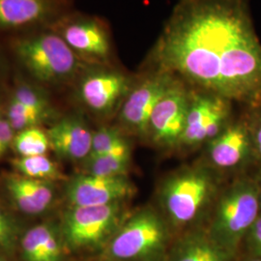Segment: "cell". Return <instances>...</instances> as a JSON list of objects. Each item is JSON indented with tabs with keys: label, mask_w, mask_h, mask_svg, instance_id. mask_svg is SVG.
Listing matches in <instances>:
<instances>
[{
	"label": "cell",
	"mask_w": 261,
	"mask_h": 261,
	"mask_svg": "<svg viewBox=\"0 0 261 261\" xmlns=\"http://www.w3.org/2000/svg\"><path fill=\"white\" fill-rule=\"evenodd\" d=\"M149 60L203 91L261 106V43L248 0H178Z\"/></svg>",
	"instance_id": "6da1fadb"
},
{
	"label": "cell",
	"mask_w": 261,
	"mask_h": 261,
	"mask_svg": "<svg viewBox=\"0 0 261 261\" xmlns=\"http://www.w3.org/2000/svg\"><path fill=\"white\" fill-rule=\"evenodd\" d=\"M218 181L211 169L192 167L168 176L159 193L160 205L168 224L183 227L204 214L217 195Z\"/></svg>",
	"instance_id": "7a4b0ae2"
},
{
	"label": "cell",
	"mask_w": 261,
	"mask_h": 261,
	"mask_svg": "<svg viewBox=\"0 0 261 261\" xmlns=\"http://www.w3.org/2000/svg\"><path fill=\"white\" fill-rule=\"evenodd\" d=\"M260 213L258 180L239 178L219 196L208 234L234 255Z\"/></svg>",
	"instance_id": "3957f363"
},
{
	"label": "cell",
	"mask_w": 261,
	"mask_h": 261,
	"mask_svg": "<svg viewBox=\"0 0 261 261\" xmlns=\"http://www.w3.org/2000/svg\"><path fill=\"white\" fill-rule=\"evenodd\" d=\"M14 53L28 74L45 84L73 80L87 68L57 32H41L20 38Z\"/></svg>",
	"instance_id": "277c9868"
},
{
	"label": "cell",
	"mask_w": 261,
	"mask_h": 261,
	"mask_svg": "<svg viewBox=\"0 0 261 261\" xmlns=\"http://www.w3.org/2000/svg\"><path fill=\"white\" fill-rule=\"evenodd\" d=\"M164 215L151 207L127 218L112 236L108 252L116 261H153L165 252L169 228Z\"/></svg>",
	"instance_id": "5b68a950"
},
{
	"label": "cell",
	"mask_w": 261,
	"mask_h": 261,
	"mask_svg": "<svg viewBox=\"0 0 261 261\" xmlns=\"http://www.w3.org/2000/svg\"><path fill=\"white\" fill-rule=\"evenodd\" d=\"M126 220L123 202L102 206H72L63 218L62 232L73 249H93L112 239Z\"/></svg>",
	"instance_id": "8992f818"
},
{
	"label": "cell",
	"mask_w": 261,
	"mask_h": 261,
	"mask_svg": "<svg viewBox=\"0 0 261 261\" xmlns=\"http://www.w3.org/2000/svg\"><path fill=\"white\" fill-rule=\"evenodd\" d=\"M175 79L168 72L154 69L134 83L118 111L122 127L136 136L147 137L152 112Z\"/></svg>",
	"instance_id": "52a82bcc"
},
{
	"label": "cell",
	"mask_w": 261,
	"mask_h": 261,
	"mask_svg": "<svg viewBox=\"0 0 261 261\" xmlns=\"http://www.w3.org/2000/svg\"><path fill=\"white\" fill-rule=\"evenodd\" d=\"M134 83L120 71L105 66H91L80 81L79 97L90 112L108 115L119 111Z\"/></svg>",
	"instance_id": "ba28073f"
},
{
	"label": "cell",
	"mask_w": 261,
	"mask_h": 261,
	"mask_svg": "<svg viewBox=\"0 0 261 261\" xmlns=\"http://www.w3.org/2000/svg\"><path fill=\"white\" fill-rule=\"evenodd\" d=\"M231 102L201 90L191 93L186 124L180 145L197 146L209 142L228 125Z\"/></svg>",
	"instance_id": "9c48e42d"
},
{
	"label": "cell",
	"mask_w": 261,
	"mask_h": 261,
	"mask_svg": "<svg viewBox=\"0 0 261 261\" xmlns=\"http://www.w3.org/2000/svg\"><path fill=\"white\" fill-rule=\"evenodd\" d=\"M190 100L191 92L187 89L186 84L176 77L150 117L147 137L156 145L163 148L180 145Z\"/></svg>",
	"instance_id": "30bf717a"
},
{
	"label": "cell",
	"mask_w": 261,
	"mask_h": 261,
	"mask_svg": "<svg viewBox=\"0 0 261 261\" xmlns=\"http://www.w3.org/2000/svg\"><path fill=\"white\" fill-rule=\"evenodd\" d=\"M84 63L106 66L112 56V43L103 23L94 18L69 19L56 31Z\"/></svg>",
	"instance_id": "8fae6325"
},
{
	"label": "cell",
	"mask_w": 261,
	"mask_h": 261,
	"mask_svg": "<svg viewBox=\"0 0 261 261\" xmlns=\"http://www.w3.org/2000/svg\"><path fill=\"white\" fill-rule=\"evenodd\" d=\"M135 186L127 175L97 176L81 174L66 186V196L72 206H102L124 202L134 196Z\"/></svg>",
	"instance_id": "7c38bea8"
},
{
	"label": "cell",
	"mask_w": 261,
	"mask_h": 261,
	"mask_svg": "<svg viewBox=\"0 0 261 261\" xmlns=\"http://www.w3.org/2000/svg\"><path fill=\"white\" fill-rule=\"evenodd\" d=\"M254 156L249 121L228 124L208 142V158L219 169H234L245 166Z\"/></svg>",
	"instance_id": "4fadbf2b"
},
{
	"label": "cell",
	"mask_w": 261,
	"mask_h": 261,
	"mask_svg": "<svg viewBox=\"0 0 261 261\" xmlns=\"http://www.w3.org/2000/svg\"><path fill=\"white\" fill-rule=\"evenodd\" d=\"M47 134L50 148L59 157L80 161L89 156L93 133L79 116L70 115L59 119L47 130Z\"/></svg>",
	"instance_id": "5bb4252c"
},
{
	"label": "cell",
	"mask_w": 261,
	"mask_h": 261,
	"mask_svg": "<svg viewBox=\"0 0 261 261\" xmlns=\"http://www.w3.org/2000/svg\"><path fill=\"white\" fill-rule=\"evenodd\" d=\"M51 0H0V30L36 25L54 15Z\"/></svg>",
	"instance_id": "9a60e30c"
},
{
	"label": "cell",
	"mask_w": 261,
	"mask_h": 261,
	"mask_svg": "<svg viewBox=\"0 0 261 261\" xmlns=\"http://www.w3.org/2000/svg\"><path fill=\"white\" fill-rule=\"evenodd\" d=\"M232 257L233 254L219 246L209 234L194 232L175 245L170 261H231Z\"/></svg>",
	"instance_id": "2e32d148"
},
{
	"label": "cell",
	"mask_w": 261,
	"mask_h": 261,
	"mask_svg": "<svg viewBox=\"0 0 261 261\" xmlns=\"http://www.w3.org/2000/svg\"><path fill=\"white\" fill-rule=\"evenodd\" d=\"M130 155V143L126 142L107 153L86 159L85 173L105 177L127 175Z\"/></svg>",
	"instance_id": "e0dca14e"
},
{
	"label": "cell",
	"mask_w": 261,
	"mask_h": 261,
	"mask_svg": "<svg viewBox=\"0 0 261 261\" xmlns=\"http://www.w3.org/2000/svg\"><path fill=\"white\" fill-rule=\"evenodd\" d=\"M18 173L43 181H56L63 178V174L55 162L46 155L19 157L12 161Z\"/></svg>",
	"instance_id": "ac0fdd59"
},
{
	"label": "cell",
	"mask_w": 261,
	"mask_h": 261,
	"mask_svg": "<svg viewBox=\"0 0 261 261\" xmlns=\"http://www.w3.org/2000/svg\"><path fill=\"white\" fill-rule=\"evenodd\" d=\"M12 146L19 157H30L46 155L50 148L47 132L39 127H31L17 132Z\"/></svg>",
	"instance_id": "d6986e66"
},
{
	"label": "cell",
	"mask_w": 261,
	"mask_h": 261,
	"mask_svg": "<svg viewBox=\"0 0 261 261\" xmlns=\"http://www.w3.org/2000/svg\"><path fill=\"white\" fill-rule=\"evenodd\" d=\"M10 99L25 106L28 109L40 112L48 118L53 115V107L47 94L32 84H19L15 88Z\"/></svg>",
	"instance_id": "ffe728a7"
},
{
	"label": "cell",
	"mask_w": 261,
	"mask_h": 261,
	"mask_svg": "<svg viewBox=\"0 0 261 261\" xmlns=\"http://www.w3.org/2000/svg\"><path fill=\"white\" fill-rule=\"evenodd\" d=\"M5 187L12 201L20 212L28 215H36L41 214L47 210V206L41 203L19 184L16 173L7 175L5 178Z\"/></svg>",
	"instance_id": "44dd1931"
},
{
	"label": "cell",
	"mask_w": 261,
	"mask_h": 261,
	"mask_svg": "<svg viewBox=\"0 0 261 261\" xmlns=\"http://www.w3.org/2000/svg\"><path fill=\"white\" fill-rule=\"evenodd\" d=\"M5 115L16 133L31 127H38L48 119L46 115L28 109L25 106L10 99Z\"/></svg>",
	"instance_id": "7402d4cb"
},
{
	"label": "cell",
	"mask_w": 261,
	"mask_h": 261,
	"mask_svg": "<svg viewBox=\"0 0 261 261\" xmlns=\"http://www.w3.org/2000/svg\"><path fill=\"white\" fill-rule=\"evenodd\" d=\"M128 142L121 130L113 127H103L93 133L92 146L89 156L86 159L95 157L107 153L111 150ZM85 159V160H86Z\"/></svg>",
	"instance_id": "603a6c76"
},
{
	"label": "cell",
	"mask_w": 261,
	"mask_h": 261,
	"mask_svg": "<svg viewBox=\"0 0 261 261\" xmlns=\"http://www.w3.org/2000/svg\"><path fill=\"white\" fill-rule=\"evenodd\" d=\"M37 227L44 261L60 260L62 249L57 234L47 224H39Z\"/></svg>",
	"instance_id": "cb8c5ba5"
},
{
	"label": "cell",
	"mask_w": 261,
	"mask_h": 261,
	"mask_svg": "<svg viewBox=\"0 0 261 261\" xmlns=\"http://www.w3.org/2000/svg\"><path fill=\"white\" fill-rule=\"evenodd\" d=\"M23 257L27 261H44L37 225L24 234L21 241Z\"/></svg>",
	"instance_id": "d4e9b609"
},
{
	"label": "cell",
	"mask_w": 261,
	"mask_h": 261,
	"mask_svg": "<svg viewBox=\"0 0 261 261\" xmlns=\"http://www.w3.org/2000/svg\"><path fill=\"white\" fill-rule=\"evenodd\" d=\"M244 241L252 257H261V213L250 228Z\"/></svg>",
	"instance_id": "484cf974"
},
{
	"label": "cell",
	"mask_w": 261,
	"mask_h": 261,
	"mask_svg": "<svg viewBox=\"0 0 261 261\" xmlns=\"http://www.w3.org/2000/svg\"><path fill=\"white\" fill-rule=\"evenodd\" d=\"M16 226L0 206V248H9L15 239Z\"/></svg>",
	"instance_id": "4316f807"
},
{
	"label": "cell",
	"mask_w": 261,
	"mask_h": 261,
	"mask_svg": "<svg viewBox=\"0 0 261 261\" xmlns=\"http://www.w3.org/2000/svg\"><path fill=\"white\" fill-rule=\"evenodd\" d=\"M253 109L254 111L248 121L252 133L254 156L261 162V107Z\"/></svg>",
	"instance_id": "83f0119b"
},
{
	"label": "cell",
	"mask_w": 261,
	"mask_h": 261,
	"mask_svg": "<svg viewBox=\"0 0 261 261\" xmlns=\"http://www.w3.org/2000/svg\"><path fill=\"white\" fill-rule=\"evenodd\" d=\"M16 132L11 127L5 113L0 112V158L12 146Z\"/></svg>",
	"instance_id": "f1b7e54d"
},
{
	"label": "cell",
	"mask_w": 261,
	"mask_h": 261,
	"mask_svg": "<svg viewBox=\"0 0 261 261\" xmlns=\"http://www.w3.org/2000/svg\"><path fill=\"white\" fill-rule=\"evenodd\" d=\"M258 185H259V200H260V210H261V179L258 180Z\"/></svg>",
	"instance_id": "f546056e"
},
{
	"label": "cell",
	"mask_w": 261,
	"mask_h": 261,
	"mask_svg": "<svg viewBox=\"0 0 261 261\" xmlns=\"http://www.w3.org/2000/svg\"><path fill=\"white\" fill-rule=\"evenodd\" d=\"M248 261H261V257H252L250 260Z\"/></svg>",
	"instance_id": "4dcf8cb0"
},
{
	"label": "cell",
	"mask_w": 261,
	"mask_h": 261,
	"mask_svg": "<svg viewBox=\"0 0 261 261\" xmlns=\"http://www.w3.org/2000/svg\"><path fill=\"white\" fill-rule=\"evenodd\" d=\"M2 53H1V50H0V66H1V64H2Z\"/></svg>",
	"instance_id": "1f68e13d"
},
{
	"label": "cell",
	"mask_w": 261,
	"mask_h": 261,
	"mask_svg": "<svg viewBox=\"0 0 261 261\" xmlns=\"http://www.w3.org/2000/svg\"><path fill=\"white\" fill-rule=\"evenodd\" d=\"M0 261H5V260H4V259H2V258H1V257H0Z\"/></svg>",
	"instance_id": "d6a6232c"
},
{
	"label": "cell",
	"mask_w": 261,
	"mask_h": 261,
	"mask_svg": "<svg viewBox=\"0 0 261 261\" xmlns=\"http://www.w3.org/2000/svg\"><path fill=\"white\" fill-rule=\"evenodd\" d=\"M260 107H261V106H260Z\"/></svg>",
	"instance_id": "836d02e7"
}]
</instances>
